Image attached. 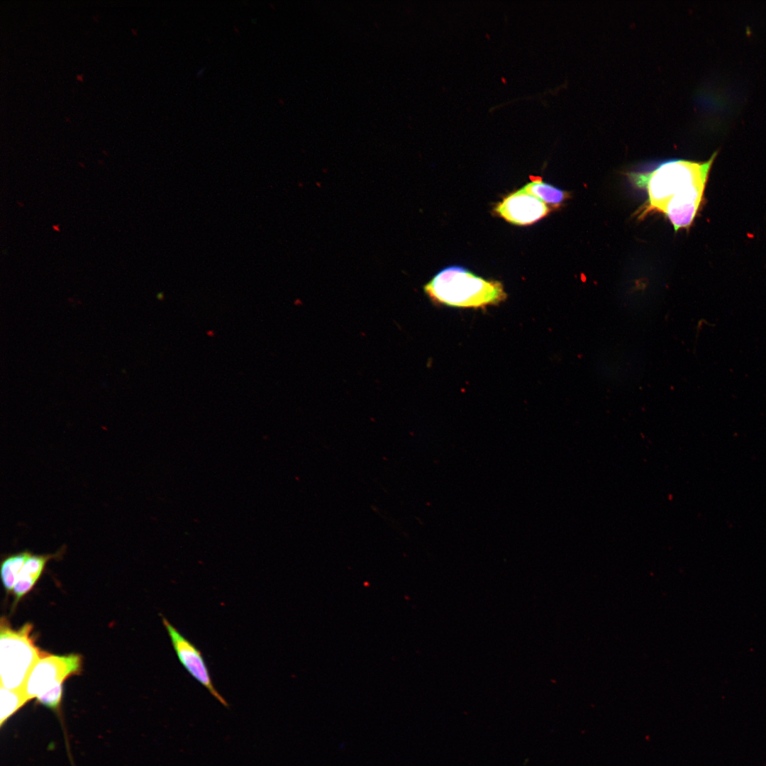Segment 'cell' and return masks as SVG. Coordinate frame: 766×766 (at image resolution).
Wrapping results in <instances>:
<instances>
[{
    "mask_svg": "<svg viewBox=\"0 0 766 766\" xmlns=\"http://www.w3.org/2000/svg\"><path fill=\"white\" fill-rule=\"evenodd\" d=\"M423 290L435 304L458 308L496 305L506 298L499 282L484 279L460 266L443 269L423 286Z\"/></svg>",
    "mask_w": 766,
    "mask_h": 766,
    "instance_id": "obj_2",
    "label": "cell"
},
{
    "mask_svg": "<svg viewBox=\"0 0 766 766\" xmlns=\"http://www.w3.org/2000/svg\"><path fill=\"white\" fill-rule=\"evenodd\" d=\"M494 209L507 221L519 226L532 224L550 211L547 204L521 189L506 196Z\"/></svg>",
    "mask_w": 766,
    "mask_h": 766,
    "instance_id": "obj_6",
    "label": "cell"
},
{
    "mask_svg": "<svg viewBox=\"0 0 766 766\" xmlns=\"http://www.w3.org/2000/svg\"><path fill=\"white\" fill-rule=\"evenodd\" d=\"M82 659L77 654L54 655L45 653L31 669L21 690L27 701L52 688L62 684L74 675L79 674Z\"/></svg>",
    "mask_w": 766,
    "mask_h": 766,
    "instance_id": "obj_4",
    "label": "cell"
},
{
    "mask_svg": "<svg viewBox=\"0 0 766 766\" xmlns=\"http://www.w3.org/2000/svg\"><path fill=\"white\" fill-rule=\"evenodd\" d=\"M76 79H77V81H78L79 82H84V74H77L76 75Z\"/></svg>",
    "mask_w": 766,
    "mask_h": 766,
    "instance_id": "obj_12",
    "label": "cell"
},
{
    "mask_svg": "<svg viewBox=\"0 0 766 766\" xmlns=\"http://www.w3.org/2000/svg\"><path fill=\"white\" fill-rule=\"evenodd\" d=\"M30 552L23 551L7 557L1 563V575L5 589L13 591L18 574Z\"/></svg>",
    "mask_w": 766,
    "mask_h": 766,
    "instance_id": "obj_9",
    "label": "cell"
},
{
    "mask_svg": "<svg viewBox=\"0 0 766 766\" xmlns=\"http://www.w3.org/2000/svg\"><path fill=\"white\" fill-rule=\"evenodd\" d=\"M530 178L531 182L527 183L521 189L537 197L545 204L557 207L567 199V192L543 182L539 177L531 176Z\"/></svg>",
    "mask_w": 766,
    "mask_h": 766,
    "instance_id": "obj_8",
    "label": "cell"
},
{
    "mask_svg": "<svg viewBox=\"0 0 766 766\" xmlns=\"http://www.w3.org/2000/svg\"><path fill=\"white\" fill-rule=\"evenodd\" d=\"M33 626L26 623L13 629L5 618L0 628L1 687L14 691L22 690L27 677L43 652L35 644L31 634Z\"/></svg>",
    "mask_w": 766,
    "mask_h": 766,
    "instance_id": "obj_3",
    "label": "cell"
},
{
    "mask_svg": "<svg viewBox=\"0 0 766 766\" xmlns=\"http://www.w3.org/2000/svg\"><path fill=\"white\" fill-rule=\"evenodd\" d=\"M92 18H93V19H94V21H95L96 22H98V21H99V20H98V18H97V16H94L92 17Z\"/></svg>",
    "mask_w": 766,
    "mask_h": 766,
    "instance_id": "obj_14",
    "label": "cell"
},
{
    "mask_svg": "<svg viewBox=\"0 0 766 766\" xmlns=\"http://www.w3.org/2000/svg\"><path fill=\"white\" fill-rule=\"evenodd\" d=\"M716 152L706 162L675 159L661 162L648 172H628L631 183L645 189L648 195V204L640 214L645 216L655 210L662 212L666 204L674 197L700 186H706L708 176Z\"/></svg>",
    "mask_w": 766,
    "mask_h": 766,
    "instance_id": "obj_1",
    "label": "cell"
},
{
    "mask_svg": "<svg viewBox=\"0 0 766 766\" xmlns=\"http://www.w3.org/2000/svg\"><path fill=\"white\" fill-rule=\"evenodd\" d=\"M131 32H132L133 35H138L137 34L138 33H137L136 30H134L133 28H131Z\"/></svg>",
    "mask_w": 766,
    "mask_h": 766,
    "instance_id": "obj_13",
    "label": "cell"
},
{
    "mask_svg": "<svg viewBox=\"0 0 766 766\" xmlns=\"http://www.w3.org/2000/svg\"><path fill=\"white\" fill-rule=\"evenodd\" d=\"M162 623L178 660L188 673L204 687L223 706H228L227 701L219 694L212 682L209 668L201 652L165 618H162Z\"/></svg>",
    "mask_w": 766,
    "mask_h": 766,
    "instance_id": "obj_5",
    "label": "cell"
},
{
    "mask_svg": "<svg viewBox=\"0 0 766 766\" xmlns=\"http://www.w3.org/2000/svg\"><path fill=\"white\" fill-rule=\"evenodd\" d=\"M63 550L55 554L33 555L30 553L21 569L16 584L13 589L15 603H17L35 585L40 577L46 563L51 559L60 555Z\"/></svg>",
    "mask_w": 766,
    "mask_h": 766,
    "instance_id": "obj_7",
    "label": "cell"
},
{
    "mask_svg": "<svg viewBox=\"0 0 766 766\" xmlns=\"http://www.w3.org/2000/svg\"><path fill=\"white\" fill-rule=\"evenodd\" d=\"M62 684L57 685L36 698L37 701L52 710H57L62 700Z\"/></svg>",
    "mask_w": 766,
    "mask_h": 766,
    "instance_id": "obj_11",
    "label": "cell"
},
{
    "mask_svg": "<svg viewBox=\"0 0 766 766\" xmlns=\"http://www.w3.org/2000/svg\"><path fill=\"white\" fill-rule=\"evenodd\" d=\"M1 726L28 701L21 691L1 687Z\"/></svg>",
    "mask_w": 766,
    "mask_h": 766,
    "instance_id": "obj_10",
    "label": "cell"
},
{
    "mask_svg": "<svg viewBox=\"0 0 766 766\" xmlns=\"http://www.w3.org/2000/svg\"><path fill=\"white\" fill-rule=\"evenodd\" d=\"M65 120H66V121H69L70 123L71 122L70 120V118L65 117Z\"/></svg>",
    "mask_w": 766,
    "mask_h": 766,
    "instance_id": "obj_15",
    "label": "cell"
}]
</instances>
